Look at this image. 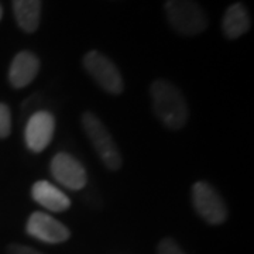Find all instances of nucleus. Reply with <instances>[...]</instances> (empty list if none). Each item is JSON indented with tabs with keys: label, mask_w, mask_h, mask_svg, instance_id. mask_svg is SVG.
I'll return each mask as SVG.
<instances>
[{
	"label": "nucleus",
	"mask_w": 254,
	"mask_h": 254,
	"mask_svg": "<svg viewBox=\"0 0 254 254\" xmlns=\"http://www.w3.org/2000/svg\"><path fill=\"white\" fill-rule=\"evenodd\" d=\"M150 96L155 116L170 130H180L187 125L190 110L182 92L173 82L155 79L150 86Z\"/></svg>",
	"instance_id": "nucleus-1"
},
{
	"label": "nucleus",
	"mask_w": 254,
	"mask_h": 254,
	"mask_svg": "<svg viewBox=\"0 0 254 254\" xmlns=\"http://www.w3.org/2000/svg\"><path fill=\"white\" fill-rule=\"evenodd\" d=\"M164 11L170 27L180 36H198L208 28V14L196 0H165Z\"/></svg>",
	"instance_id": "nucleus-2"
},
{
	"label": "nucleus",
	"mask_w": 254,
	"mask_h": 254,
	"mask_svg": "<svg viewBox=\"0 0 254 254\" xmlns=\"http://www.w3.org/2000/svg\"><path fill=\"white\" fill-rule=\"evenodd\" d=\"M82 127L85 134L88 136L91 144L93 145L96 154L100 158L103 165L109 171H118L123 165V158L119 151L116 141L100 120L93 112H85L82 115Z\"/></svg>",
	"instance_id": "nucleus-3"
},
{
	"label": "nucleus",
	"mask_w": 254,
	"mask_h": 254,
	"mask_svg": "<svg viewBox=\"0 0 254 254\" xmlns=\"http://www.w3.org/2000/svg\"><path fill=\"white\" fill-rule=\"evenodd\" d=\"M83 68L93 81L110 95H120L125 89L122 73L113 61L99 51H89L83 55Z\"/></svg>",
	"instance_id": "nucleus-4"
},
{
	"label": "nucleus",
	"mask_w": 254,
	"mask_h": 254,
	"mask_svg": "<svg viewBox=\"0 0 254 254\" xmlns=\"http://www.w3.org/2000/svg\"><path fill=\"white\" fill-rule=\"evenodd\" d=\"M192 205L196 213L209 225H222L227 219V206L215 187L198 181L192 187Z\"/></svg>",
	"instance_id": "nucleus-5"
},
{
	"label": "nucleus",
	"mask_w": 254,
	"mask_h": 254,
	"mask_svg": "<svg viewBox=\"0 0 254 254\" xmlns=\"http://www.w3.org/2000/svg\"><path fill=\"white\" fill-rule=\"evenodd\" d=\"M50 171L55 181L60 182L68 190H79L88 182L85 167L68 153L55 154L50 164Z\"/></svg>",
	"instance_id": "nucleus-6"
},
{
	"label": "nucleus",
	"mask_w": 254,
	"mask_h": 254,
	"mask_svg": "<svg viewBox=\"0 0 254 254\" xmlns=\"http://www.w3.org/2000/svg\"><path fill=\"white\" fill-rule=\"evenodd\" d=\"M26 232L31 237L48 245H60L71 236L68 227L44 212H34L30 215Z\"/></svg>",
	"instance_id": "nucleus-7"
},
{
	"label": "nucleus",
	"mask_w": 254,
	"mask_h": 254,
	"mask_svg": "<svg viewBox=\"0 0 254 254\" xmlns=\"http://www.w3.org/2000/svg\"><path fill=\"white\" fill-rule=\"evenodd\" d=\"M55 131V119L51 112L38 110L28 119L24 138L28 150L33 153H41L51 143Z\"/></svg>",
	"instance_id": "nucleus-8"
},
{
	"label": "nucleus",
	"mask_w": 254,
	"mask_h": 254,
	"mask_svg": "<svg viewBox=\"0 0 254 254\" xmlns=\"http://www.w3.org/2000/svg\"><path fill=\"white\" fill-rule=\"evenodd\" d=\"M40 71V60L31 51L18 53L9 68V82L14 89H23L34 81Z\"/></svg>",
	"instance_id": "nucleus-9"
},
{
	"label": "nucleus",
	"mask_w": 254,
	"mask_h": 254,
	"mask_svg": "<svg viewBox=\"0 0 254 254\" xmlns=\"http://www.w3.org/2000/svg\"><path fill=\"white\" fill-rule=\"evenodd\" d=\"M31 198L43 208L48 209L51 212H65L71 206V200L60 188H57L54 184L44 181L34 182L31 187Z\"/></svg>",
	"instance_id": "nucleus-10"
},
{
	"label": "nucleus",
	"mask_w": 254,
	"mask_h": 254,
	"mask_svg": "<svg viewBox=\"0 0 254 254\" xmlns=\"http://www.w3.org/2000/svg\"><path fill=\"white\" fill-rule=\"evenodd\" d=\"M252 27V18L249 10L242 3H233L229 6L222 17V31L229 40H236L246 34Z\"/></svg>",
	"instance_id": "nucleus-11"
},
{
	"label": "nucleus",
	"mask_w": 254,
	"mask_h": 254,
	"mask_svg": "<svg viewBox=\"0 0 254 254\" xmlns=\"http://www.w3.org/2000/svg\"><path fill=\"white\" fill-rule=\"evenodd\" d=\"M43 0H13V13L17 26L24 33H36L41 21Z\"/></svg>",
	"instance_id": "nucleus-12"
},
{
	"label": "nucleus",
	"mask_w": 254,
	"mask_h": 254,
	"mask_svg": "<svg viewBox=\"0 0 254 254\" xmlns=\"http://www.w3.org/2000/svg\"><path fill=\"white\" fill-rule=\"evenodd\" d=\"M11 131V115L6 103H0V138L9 137Z\"/></svg>",
	"instance_id": "nucleus-13"
},
{
	"label": "nucleus",
	"mask_w": 254,
	"mask_h": 254,
	"mask_svg": "<svg viewBox=\"0 0 254 254\" xmlns=\"http://www.w3.org/2000/svg\"><path fill=\"white\" fill-rule=\"evenodd\" d=\"M157 254H185L184 250L178 246V243L171 239V237H165L163 239L158 247H157Z\"/></svg>",
	"instance_id": "nucleus-14"
},
{
	"label": "nucleus",
	"mask_w": 254,
	"mask_h": 254,
	"mask_svg": "<svg viewBox=\"0 0 254 254\" xmlns=\"http://www.w3.org/2000/svg\"><path fill=\"white\" fill-rule=\"evenodd\" d=\"M7 254H43L38 250H34L33 247L23 245H10L7 247Z\"/></svg>",
	"instance_id": "nucleus-15"
},
{
	"label": "nucleus",
	"mask_w": 254,
	"mask_h": 254,
	"mask_svg": "<svg viewBox=\"0 0 254 254\" xmlns=\"http://www.w3.org/2000/svg\"><path fill=\"white\" fill-rule=\"evenodd\" d=\"M3 17V7H1V4H0V20Z\"/></svg>",
	"instance_id": "nucleus-16"
}]
</instances>
